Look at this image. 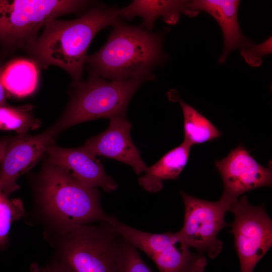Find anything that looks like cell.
<instances>
[{
	"instance_id": "cell-19",
	"label": "cell",
	"mask_w": 272,
	"mask_h": 272,
	"mask_svg": "<svg viewBox=\"0 0 272 272\" xmlns=\"http://www.w3.org/2000/svg\"><path fill=\"white\" fill-rule=\"evenodd\" d=\"M32 108L31 105L0 107V129L15 130L21 134L38 127L40 122L31 113Z\"/></svg>"
},
{
	"instance_id": "cell-9",
	"label": "cell",
	"mask_w": 272,
	"mask_h": 272,
	"mask_svg": "<svg viewBox=\"0 0 272 272\" xmlns=\"http://www.w3.org/2000/svg\"><path fill=\"white\" fill-rule=\"evenodd\" d=\"M56 136L49 127L39 134L21 133L10 138L1 162L0 191L9 196L18 190V178L38 162Z\"/></svg>"
},
{
	"instance_id": "cell-12",
	"label": "cell",
	"mask_w": 272,
	"mask_h": 272,
	"mask_svg": "<svg viewBox=\"0 0 272 272\" xmlns=\"http://www.w3.org/2000/svg\"><path fill=\"white\" fill-rule=\"evenodd\" d=\"M131 128L132 125L125 116L112 117L104 131L87 140L83 146L95 156L126 164L131 167L137 174H140L148 167L131 139Z\"/></svg>"
},
{
	"instance_id": "cell-7",
	"label": "cell",
	"mask_w": 272,
	"mask_h": 272,
	"mask_svg": "<svg viewBox=\"0 0 272 272\" xmlns=\"http://www.w3.org/2000/svg\"><path fill=\"white\" fill-rule=\"evenodd\" d=\"M184 205L183 225L177 232L180 239L198 253L214 258L222 251L218 234L228 224L225 221L231 203L235 199L222 194L217 201L201 199L180 191Z\"/></svg>"
},
{
	"instance_id": "cell-6",
	"label": "cell",
	"mask_w": 272,
	"mask_h": 272,
	"mask_svg": "<svg viewBox=\"0 0 272 272\" xmlns=\"http://www.w3.org/2000/svg\"><path fill=\"white\" fill-rule=\"evenodd\" d=\"M123 238L107 222L63 230L61 261L71 272H118Z\"/></svg>"
},
{
	"instance_id": "cell-24",
	"label": "cell",
	"mask_w": 272,
	"mask_h": 272,
	"mask_svg": "<svg viewBox=\"0 0 272 272\" xmlns=\"http://www.w3.org/2000/svg\"><path fill=\"white\" fill-rule=\"evenodd\" d=\"M10 138H5L0 140V163L1 162Z\"/></svg>"
},
{
	"instance_id": "cell-15",
	"label": "cell",
	"mask_w": 272,
	"mask_h": 272,
	"mask_svg": "<svg viewBox=\"0 0 272 272\" xmlns=\"http://www.w3.org/2000/svg\"><path fill=\"white\" fill-rule=\"evenodd\" d=\"M191 146L183 141L165 154L157 163L147 167L138 182L146 191L156 193L163 187V181L176 180L188 162Z\"/></svg>"
},
{
	"instance_id": "cell-11",
	"label": "cell",
	"mask_w": 272,
	"mask_h": 272,
	"mask_svg": "<svg viewBox=\"0 0 272 272\" xmlns=\"http://www.w3.org/2000/svg\"><path fill=\"white\" fill-rule=\"evenodd\" d=\"M215 165L224 185L223 194L237 199L241 194L272 184L271 161L267 167L259 164L242 145L239 144Z\"/></svg>"
},
{
	"instance_id": "cell-21",
	"label": "cell",
	"mask_w": 272,
	"mask_h": 272,
	"mask_svg": "<svg viewBox=\"0 0 272 272\" xmlns=\"http://www.w3.org/2000/svg\"><path fill=\"white\" fill-rule=\"evenodd\" d=\"M118 272H153L137 249L123 238Z\"/></svg>"
},
{
	"instance_id": "cell-3",
	"label": "cell",
	"mask_w": 272,
	"mask_h": 272,
	"mask_svg": "<svg viewBox=\"0 0 272 272\" xmlns=\"http://www.w3.org/2000/svg\"><path fill=\"white\" fill-rule=\"evenodd\" d=\"M38 189L45 211L63 230L108 221L109 215L101 206L97 189L85 185L68 171L48 161L42 168Z\"/></svg>"
},
{
	"instance_id": "cell-16",
	"label": "cell",
	"mask_w": 272,
	"mask_h": 272,
	"mask_svg": "<svg viewBox=\"0 0 272 272\" xmlns=\"http://www.w3.org/2000/svg\"><path fill=\"white\" fill-rule=\"evenodd\" d=\"M188 1H133L131 4L117 10L118 17L131 19L140 16L143 19L142 26L151 31L156 20L162 17L167 23H177L180 14H184Z\"/></svg>"
},
{
	"instance_id": "cell-5",
	"label": "cell",
	"mask_w": 272,
	"mask_h": 272,
	"mask_svg": "<svg viewBox=\"0 0 272 272\" xmlns=\"http://www.w3.org/2000/svg\"><path fill=\"white\" fill-rule=\"evenodd\" d=\"M78 0H0V43L4 51L26 50L50 20L91 4Z\"/></svg>"
},
{
	"instance_id": "cell-23",
	"label": "cell",
	"mask_w": 272,
	"mask_h": 272,
	"mask_svg": "<svg viewBox=\"0 0 272 272\" xmlns=\"http://www.w3.org/2000/svg\"><path fill=\"white\" fill-rule=\"evenodd\" d=\"M31 269L32 272H71L60 262L44 267H40L34 264L31 265Z\"/></svg>"
},
{
	"instance_id": "cell-17",
	"label": "cell",
	"mask_w": 272,
	"mask_h": 272,
	"mask_svg": "<svg viewBox=\"0 0 272 272\" xmlns=\"http://www.w3.org/2000/svg\"><path fill=\"white\" fill-rule=\"evenodd\" d=\"M39 67L33 60L17 58L0 67V79L6 93L17 97L32 94L38 83Z\"/></svg>"
},
{
	"instance_id": "cell-13",
	"label": "cell",
	"mask_w": 272,
	"mask_h": 272,
	"mask_svg": "<svg viewBox=\"0 0 272 272\" xmlns=\"http://www.w3.org/2000/svg\"><path fill=\"white\" fill-rule=\"evenodd\" d=\"M46 152L50 163L68 171L85 185L93 188L100 187L107 192L117 189V183L106 174L96 156L84 146L64 148L53 143L48 147Z\"/></svg>"
},
{
	"instance_id": "cell-10",
	"label": "cell",
	"mask_w": 272,
	"mask_h": 272,
	"mask_svg": "<svg viewBox=\"0 0 272 272\" xmlns=\"http://www.w3.org/2000/svg\"><path fill=\"white\" fill-rule=\"evenodd\" d=\"M138 248L155 263L160 272H204L207 259L201 253L191 252L177 232H144Z\"/></svg>"
},
{
	"instance_id": "cell-20",
	"label": "cell",
	"mask_w": 272,
	"mask_h": 272,
	"mask_svg": "<svg viewBox=\"0 0 272 272\" xmlns=\"http://www.w3.org/2000/svg\"><path fill=\"white\" fill-rule=\"evenodd\" d=\"M24 214L22 202L18 199H10L0 191V247L7 242L12 222L19 219Z\"/></svg>"
},
{
	"instance_id": "cell-22",
	"label": "cell",
	"mask_w": 272,
	"mask_h": 272,
	"mask_svg": "<svg viewBox=\"0 0 272 272\" xmlns=\"http://www.w3.org/2000/svg\"><path fill=\"white\" fill-rule=\"evenodd\" d=\"M271 52L272 39L271 36H270L258 44H255L251 42L241 48V55L249 65L257 67L262 62V57L271 53Z\"/></svg>"
},
{
	"instance_id": "cell-2",
	"label": "cell",
	"mask_w": 272,
	"mask_h": 272,
	"mask_svg": "<svg viewBox=\"0 0 272 272\" xmlns=\"http://www.w3.org/2000/svg\"><path fill=\"white\" fill-rule=\"evenodd\" d=\"M163 39L160 34L119 20L106 43L96 53L87 56L85 64L90 73L111 81L153 80L154 68L165 59Z\"/></svg>"
},
{
	"instance_id": "cell-1",
	"label": "cell",
	"mask_w": 272,
	"mask_h": 272,
	"mask_svg": "<svg viewBox=\"0 0 272 272\" xmlns=\"http://www.w3.org/2000/svg\"><path fill=\"white\" fill-rule=\"evenodd\" d=\"M114 8H94L73 20L48 21L26 52L39 66L55 65L67 72L72 85L80 83L87 52L95 35L119 19Z\"/></svg>"
},
{
	"instance_id": "cell-4",
	"label": "cell",
	"mask_w": 272,
	"mask_h": 272,
	"mask_svg": "<svg viewBox=\"0 0 272 272\" xmlns=\"http://www.w3.org/2000/svg\"><path fill=\"white\" fill-rule=\"evenodd\" d=\"M147 81L142 78L107 81L90 73L87 80L72 85L69 102L50 128L58 135L65 129L89 120L125 116L129 102Z\"/></svg>"
},
{
	"instance_id": "cell-25",
	"label": "cell",
	"mask_w": 272,
	"mask_h": 272,
	"mask_svg": "<svg viewBox=\"0 0 272 272\" xmlns=\"http://www.w3.org/2000/svg\"><path fill=\"white\" fill-rule=\"evenodd\" d=\"M7 93L0 79V107L8 105L6 100Z\"/></svg>"
},
{
	"instance_id": "cell-14",
	"label": "cell",
	"mask_w": 272,
	"mask_h": 272,
	"mask_svg": "<svg viewBox=\"0 0 272 272\" xmlns=\"http://www.w3.org/2000/svg\"><path fill=\"white\" fill-rule=\"evenodd\" d=\"M239 1L195 0L188 1L184 14L190 17L200 11L212 16L222 31L224 47L219 58L220 63H224L229 54L237 48H242L251 42L242 33L238 20Z\"/></svg>"
},
{
	"instance_id": "cell-8",
	"label": "cell",
	"mask_w": 272,
	"mask_h": 272,
	"mask_svg": "<svg viewBox=\"0 0 272 272\" xmlns=\"http://www.w3.org/2000/svg\"><path fill=\"white\" fill-rule=\"evenodd\" d=\"M229 211L234 215L229 225L240 264L241 272H253L272 246V221L265 206L251 205L246 196L234 200Z\"/></svg>"
},
{
	"instance_id": "cell-18",
	"label": "cell",
	"mask_w": 272,
	"mask_h": 272,
	"mask_svg": "<svg viewBox=\"0 0 272 272\" xmlns=\"http://www.w3.org/2000/svg\"><path fill=\"white\" fill-rule=\"evenodd\" d=\"M168 99L177 102L184 117V142L190 146L200 144L219 138L221 131L205 116L194 107L184 102L175 90L167 93Z\"/></svg>"
}]
</instances>
